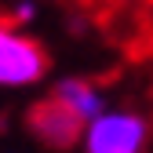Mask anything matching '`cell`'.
<instances>
[{
	"mask_svg": "<svg viewBox=\"0 0 153 153\" xmlns=\"http://www.w3.org/2000/svg\"><path fill=\"white\" fill-rule=\"evenodd\" d=\"M146 142H149L146 117L131 109H109V106L84 124V135H80L84 153H142Z\"/></svg>",
	"mask_w": 153,
	"mask_h": 153,
	"instance_id": "obj_2",
	"label": "cell"
},
{
	"mask_svg": "<svg viewBox=\"0 0 153 153\" xmlns=\"http://www.w3.org/2000/svg\"><path fill=\"white\" fill-rule=\"evenodd\" d=\"M4 18H7V22H15V26H29L33 18H36V0H15L11 11H7Z\"/></svg>",
	"mask_w": 153,
	"mask_h": 153,
	"instance_id": "obj_5",
	"label": "cell"
},
{
	"mask_svg": "<svg viewBox=\"0 0 153 153\" xmlns=\"http://www.w3.org/2000/svg\"><path fill=\"white\" fill-rule=\"evenodd\" d=\"M51 59L44 44L29 36L22 26L0 18V88L4 91H22V88H36L48 76Z\"/></svg>",
	"mask_w": 153,
	"mask_h": 153,
	"instance_id": "obj_1",
	"label": "cell"
},
{
	"mask_svg": "<svg viewBox=\"0 0 153 153\" xmlns=\"http://www.w3.org/2000/svg\"><path fill=\"white\" fill-rule=\"evenodd\" d=\"M0 18H4V15H0Z\"/></svg>",
	"mask_w": 153,
	"mask_h": 153,
	"instance_id": "obj_6",
	"label": "cell"
},
{
	"mask_svg": "<svg viewBox=\"0 0 153 153\" xmlns=\"http://www.w3.org/2000/svg\"><path fill=\"white\" fill-rule=\"evenodd\" d=\"M26 131L48 149H73L80 146V135H84V120L76 117L73 109H66L55 95L33 102L29 113H26Z\"/></svg>",
	"mask_w": 153,
	"mask_h": 153,
	"instance_id": "obj_3",
	"label": "cell"
},
{
	"mask_svg": "<svg viewBox=\"0 0 153 153\" xmlns=\"http://www.w3.org/2000/svg\"><path fill=\"white\" fill-rule=\"evenodd\" d=\"M51 95H55L66 109H73L84 124L106 109V95H102V88L91 84L88 76H62V80H55Z\"/></svg>",
	"mask_w": 153,
	"mask_h": 153,
	"instance_id": "obj_4",
	"label": "cell"
}]
</instances>
